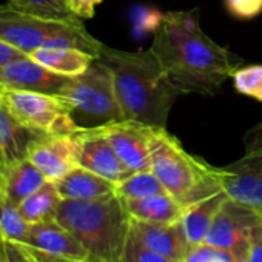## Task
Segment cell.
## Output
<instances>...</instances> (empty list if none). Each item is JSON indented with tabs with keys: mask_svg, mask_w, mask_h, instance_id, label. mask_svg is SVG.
<instances>
[{
	"mask_svg": "<svg viewBox=\"0 0 262 262\" xmlns=\"http://www.w3.org/2000/svg\"><path fill=\"white\" fill-rule=\"evenodd\" d=\"M196 13L193 10L162 14L155 27L150 50L182 94H214L245 60L208 37Z\"/></svg>",
	"mask_w": 262,
	"mask_h": 262,
	"instance_id": "6da1fadb",
	"label": "cell"
},
{
	"mask_svg": "<svg viewBox=\"0 0 262 262\" xmlns=\"http://www.w3.org/2000/svg\"><path fill=\"white\" fill-rule=\"evenodd\" d=\"M110 71L125 120L165 128L176 99L182 94L151 50L123 51L106 45L97 57Z\"/></svg>",
	"mask_w": 262,
	"mask_h": 262,
	"instance_id": "7a4b0ae2",
	"label": "cell"
},
{
	"mask_svg": "<svg viewBox=\"0 0 262 262\" xmlns=\"http://www.w3.org/2000/svg\"><path fill=\"white\" fill-rule=\"evenodd\" d=\"M56 221L70 230L88 251V262H122L131 216L114 193L94 201L62 199Z\"/></svg>",
	"mask_w": 262,
	"mask_h": 262,
	"instance_id": "3957f363",
	"label": "cell"
},
{
	"mask_svg": "<svg viewBox=\"0 0 262 262\" xmlns=\"http://www.w3.org/2000/svg\"><path fill=\"white\" fill-rule=\"evenodd\" d=\"M150 170L185 208L222 191L217 167L187 153L167 128L150 126Z\"/></svg>",
	"mask_w": 262,
	"mask_h": 262,
	"instance_id": "277c9868",
	"label": "cell"
},
{
	"mask_svg": "<svg viewBox=\"0 0 262 262\" xmlns=\"http://www.w3.org/2000/svg\"><path fill=\"white\" fill-rule=\"evenodd\" d=\"M0 39L25 54L40 48L70 47L99 57L103 47L102 42L86 31L82 19H47L27 13L11 2L0 5Z\"/></svg>",
	"mask_w": 262,
	"mask_h": 262,
	"instance_id": "5b68a950",
	"label": "cell"
},
{
	"mask_svg": "<svg viewBox=\"0 0 262 262\" xmlns=\"http://www.w3.org/2000/svg\"><path fill=\"white\" fill-rule=\"evenodd\" d=\"M0 99L37 136H67L82 128L74 120L73 106L56 94L2 88Z\"/></svg>",
	"mask_w": 262,
	"mask_h": 262,
	"instance_id": "8992f818",
	"label": "cell"
},
{
	"mask_svg": "<svg viewBox=\"0 0 262 262\" xmlns=\"http://www.w3.org/2000/svg\"><path fill=\"white\" fill-rule=\"evenodd\" d=\"M56 96L70 103L74 113H82L97 120L99 125L125 120L116 97L113 77L99 59L82 74L70 77Z\"/></svg>",
	"mask_w": 262,
	"mask_h": 262,
	"instance_id": "52a82bcc",
	"label": "cell"
},
{
	"mask_svg": "<svg viewBox=\"0 0 262 262\" xmlns=\"http://www.w3.org/2000/svg\"><path fill=\"white\" fill-rule=\"evenodd\" d=\"M260 233L262 213L227 198L204 244L228 251L234 262H248Z\"/></svg>",
	"mask_w": 262,
	"mask_h": 262,
	"instance_id": "ba28073f",
	"label": "cell"
},
{
	"mask_svg": "<svg viewBox=\"0 0 262 262\" xmlns=\"http://www.w3.org/2000/svg\"><path fill=\"white\" fill-rule=\"evenodd\" d=\"M77 165L83 167L114 184L133 174L114 151L97 125L82 126L76 133Z\"/></svg>",
	"mask_w": 262,
	"mask_h": 262,
	"instance_id": "9c48e42d",
	"label": "cell"
},
{
	"mask_svg": "<svg viewBox=\"0 0 262 262\" xmlns=\"http://www.w3.org/2000/svg\"><path fill=\"white\" fill-rule=\"evenodd\" d=\"M24 247L39 260L67 259L88 262V251L79 239L56 219L30 224Z\"/></svg>",
	"mask_w": 262,
	"mask_h": 262,
	"instance_id": "30bf717a",
	"label": "cell"
},
{
	"mask_svg": "<svg viewBox=\"0 0 262 262\" xmlns=\"http://www.w3.org/2000/svg\"><path fill=\"white\" fill-rule=\"evenodd\" d=\"M217 174L230 199L262 213V151L245 153L239 161L217 168Z\"/></svg>",
	"mask_w": 262,
	"mask_h": 262,
	"instance_id": "8fae6325",
	"label": "cell"
},
{
	"mask_svg": "<svg viewBox=\"0 0 262 262\" xmlns=\"http://www.w3.org/2000/svg\"><path fill=\"white\" fill-rule=\"evenodd\" d=\"M97 126L131 171L150 170V126L133 120H113Z\"/></svg>",
	"mask_w": 262,
	"mask_h": 262,
	"instance_id": "7c38bea8",
	"label": "cell"
},
{
	"mask_svg": "<svg viewBox=\"0 0 262 262\" xmlns=\"http://www.w3.org/2000/svg\"><path fill=\"white\" fill-rule=\"evenodd\" d=\"M27 158L47 181L57 182L77 167L76 133L67 136H37L28 147Z\"/></svg>",
	"mask_w": 262,
	"mask_h": 262,
	"instance_id": "4fadbf2b",
	"label": "cell"
},
{
	"mask_svg": "<svg viewBox=\"0 0 262 262\" xmlns=\"http://www.w3.org/2000/svg\"><path fill=\"white\" fill-rule=\"evenodd\" d=\"M70 77L57 74L36 62L30 54L0 67V86L57 94Z\"/></svg>",
	"mask_w": 262,
	"mask_h": 262,
	"instance_id": "5bb4252c",
	"label": "cell"
},
{
	"mask_svg": "<svg viewBox=\"0 0 262 262\" xmlns=\"http://www.w3.org/2000/svg\"><path fill=\"white\" fill-rule=\"evenodd\" d=\"M129 231L147 248L174 262H184L193 248L185 236L181 221L173 224H159L131 219Z\"/></svg>",
	"mask_w": 262,
	"mask_h": 262,
	"instance_id": "9a60e30c",
	"label": "cell"
},
{
	"mask_svg": "<svg viewBox=\"0 0 262 262\" xmlns=\"http://www.w3.org/2000/svg\"><path fill=\"white\" fill-rule=\"evenodd\" d=\"M62 199L68 201H94L105 198L116 190V184L83 168L76 167L56 182Z\"/></svg>",
	"mask_w": 262,
	"mask_h": 262,
	"instance_id": "2e32d148",
	"label": "cell"
},
{
	"mask_svg": "<svg viewBox=\"0 0 262 262\" xmlns=\"http://www.w3.org/2000/svg\"><path fill=\"white\" fill-rule=\"evenodd\" d=\"M123 202L131 219L138 221L173 224L182 221L185 213V207L167 191L142 199H128Z\"/></svg>",
	"mask_w": 262,
	"mask_h": 262,
	"instance_id": "e0dca14e",
	"label": "cell"
},
{
	"mask_svg": "<svg viewBox=\"0 0 262 262\" xmlns=\"http://www.w3.org/2000/svg\"><path fill=\"white\" fill-rule=\"evenodd\" d=\"M37 138L31 129L19 122L0 99V151L8 165L25 159L30 144Z\"/></svg>",
	"mask_w": 262,
	"mask_h": 262,
	"instance_id": "ac0fdd59",
	"label": "cell"
},
{
	"mask_svg": "<svg viewBox=\"0 0 262 262\" xmlns=\"http://www.w3.org/2000/svg\"><path fill=\"white\" fill-rule=\"evenodd\" d=\"M227 198L228 196L224 191H219L185 208V213L181 222L191 247H198L205 242V237L211 228V224L214 222V217L217 216Z\"/></svg>",
	"mask_w": 262,
	"mask_h": 262,
	"instance_id": "d6986e66",
	"label": "cell"
},
{
	"mask_svg": "<svg viewBox=\"0 0 262 262\" xmlns=\"http://www.w3.org/2000/svg\"><path fill=\"white\" fill-rule=\"evenodd\" d=\"M45 182L47 178L42 174V171L28 158H25L8 165L4 178L2 191L11 204L19 207Z\"/></svg>",
	"mask_w": 262,
	"mask_h": 262,
	"instance_id": "ffe728a7",
	"label": "cell"
},
{
	"mask_svg": "<svg viewBox=\"0 0 262 262\" xmlns=\"http://www.w3.org/2000/svg\"><path fill=\"white\" fill-rule=\"evenodd\" d=\"M30 56L36 62L48 68L50 71L67 77H74L82 74L97 59L86 51H82L79 48H70V47L40 48L33 51Z\"/></svg>",
	"mask_w": 262,
	"mask_h": 262,
	"instance_id": "44dd1931",
	"label": "cell"
},
{
	"mask_svg": "<svg viewBox=\"0 0 262 262\" xmlns=\"http://www.w3.org/2000/svg\"><path fill=\"white\" fill-rule=\"evenodd\" d=\"M60 202L62 198L57 191L56 182L47 181L39 190L30 194L19 205V211L28 224L45 222L50 219H56V213Z\"/></svg>",
	"mask_w": 262,
	"mask_h": 262,
	"instance_id": "7402d4cb",
	"label": "cell"
},
{
	"mask_svg": "<svg viewBox=\"0 0 262 262\" xmlns=\"http://www.w3.org/2000/svg\"><path fill=\"white\" fill-rule=\"evenodd\" d=\"M28 231L30 224L19 211V207L11 204L0 190V236L2 239L24 245L27 242Z\"/></svg>",
	"mask_w": 262,
	"mask_h": 262,
	"instance_id": "603a6c76",
	"label": "cell"
},
{
	"mask_svg": "<svg viewBox=\"0 0 262 262\" xmlns=\"http://www.w3.org/2000/svg\"><path fill=\"white\" fill-rule=\"evenodd\" d=\"M114 191L123 201H128V199H142L147 196L165 193V188L161 184V181L155 176V173L151 170H147V171L133 173L122 182L116 184Z\"/></svg>",
	"mask_w": 262,
	"mask_h": 262,
	"instance_id": "cb8c5ba5",
	"label": "cell"
},
{
	"mask_svg": "<svg viewBox=\"0 0 262 262\" xmlns=\"http://www.w3.org/2000/svg\"><path fill=\"white\" fill-rule=\"evenodd\" d=\"M20 10L56 20H76L73 11L70 10L68 0H8Z\"/></svg>",
	"mask_w": 262,
	"mask_h": 262,
	"instance_id": "d4e9b609",
	"label": "cell"
},
{
	"mask_svg": "<svg viewBox=\"0 0 262 262\" xmlns=\"http://www.w3.org/2000/svg\"><path fill=\"white\" fill-rule=\"evenodd\" d=\"M234 90L244 96L262 102V65H242L233 74Z\"/></svg>",
	"mask_w": 262,
	"mask_h": 262,
	"instance_id": "484cf974",
	"label": "cell"
},
{
	"mask_svg": "<svg viewBox=\"0 0 262 262\" xmlns=\"http://www.w3.org/2000/svg\"><path fill=\"white\" fill-rule=\"evenodd\" d=\"M122 262H174V260H170V259L151 251L129 231Z\"/></svg>",
	"mask_w": 262,
	"mask_h": 262,
	"instance_id": "4316f807",
	"label": "cell"
},
{
	"mask_svg": "<svg viewBox=\"0 0 262 262\" xmlns=\"http://www.w3.org/2000/svg\"><path fill=\"white\" fill-rule=\"evenodd\" d=\"M184 262H234V259L225 250L201 244L190 250Z\"/></svg>",
	"mask_w": 262,
	"mask_h": 262,
	"instance_id": "83f0119b",
	"label": "cell"
},
{
	"mask_svg": "<svg viewBox=\"0 0 262 262\" xmlns=\"http://www.w3.org/2000/svg\"><path fill=\"white\" fill-rule=\"evenodd\" d=\"M227 11L241 20H250L262 13V0H225Z\"/></svg>",
	"mask_w": 262,
	"mask_h": 262,
	"instance_id": "f1b7e54d",
	"label": "cell"
},
{
	"mask_svg": "<svg viewBox=\"0 0 262 262\" xmlns=\"http://www.w3.org/2000/svg\"><path fill=\"white\" fill-rule=\"evenodd\" d=\"M5 247V262H37V259L20 244L7 242Z\"/></svg>",
	"mask_w": 262,
	"mask_h": 262,
	"instance_id": "f546056e",
	"label": "cell"
},
{
	"mask_svg": "<svg viewBox=\"0 0 262 262\" xmlns=\"http://www.w3.org/2000/svg\"><path fill=\"white\" fill-rule=\"evenodd\" d=\"M103 0H68L70 10L79 19H91L94 17L96 7L100 5Z\"/></svg>",
	"mask_w": 262,
	"mask_h": 262,
	"instance_id": "4dcf8cb0",
	"label": "cell"
},
{
	"mask_svg": "<svg viewBox=\"0 0 262 262\" xmlns=\"http://www.w3.org/2000/svg\"><path fill=\"white\" fill-rule=\"evenodd\" d=\"M245 153H260L262 151V122L248 129L244 138Z\"/></svg>",
	"mask_w": 262,
	"mask_h": 262,
	"instance_id": "1f68e13d",
	"label": "cell"
},
{
	"mask_svg": "<svg viewBox=\"0 0 262 262\" xmlns=\"http://www.w3.org/2000/svg\"><path fill=\"white\" fill-rule=\"evenodd\" d=\"M22 56H27V54H25L24 51L14 48V47L10 45L8 42H5V40L0 39V67H4V65L10 63V62L19 59V57H22Z\"/></svg>",
	"mask_w": 262,
	"mask_h": 262,
	"instance_id": "d6a6232c",
	"label": "cell"
},
{
	"mask_svg": "<svg viewBox=\"0 0 262 262\" xmlns=\"http://www.w3.org/2000/svg\"><path fill=\"white\" fill-rule=\"evenodd\" d=\"M248 262H262V233H260V236L257 237V241L253 245Z\"/></svg>",
	"mask_w": 262,
	"mask_h": 262,
	"instance_id": "836d02e7",
	"label": "cell"
},
{
	"mask_svg": "<svg viewBox=\"0 0 262 262\" xmlns=\"http://www.w3.org/2000/svg\"><path fill=\"white\" fill-rule=\"evenodd\" d=\"M7 168H8V164H7L2 151H0V190H2V185H4V178H5Z\"/></svg>",
	"mask_w": 262,
	"mask_h": 262,
	"instance_id": "e575fe53",
	"label": "cell"
},
{
	"mask_svg": "<svg viewBox=\"0 0 262 262\" xmlns=\"http://www.w3.org/2000/svg\"><path fill=\"white\" fill-rule=\"evenodd\" d=\"M5 241L0 242V262H5V247H4Z\"/></svg>",
	"mask_w": 262,
	"mask_h": 262,
	"instance_id": "d590c367",
	"label": "cell"
},
{
	"mask_svg": "<svg viewBox=\"0 0 262 262\" xmlns=\"http://www.w3.org/2000/svg\"><path fill=\"white\" fill-rule=\"evenodd\" d=\"M39 262V260H37ZM42 262H80V260H67V259H50V260H42Z\"/></svg>",
	"mask_w": 262,
	"mask_h": 262,
	"instance_id": "8d00e7d4",
	"label": "cell"
},
{
	"mask_svg": "<svg viewBox=\"0 0 262 262\" xmlns=\"http://www.w3.org/2000/svg\"><path fill=\"white\" fill-rule=\"evenodd\" d=\"M2 241H4V239H2V236H0V242H2Z\"/></svg>",
	"mask_w": 262,
	"mask_h": 262,
	"instance_id": "74e56055",
	"label": "cell"
},
{
	"mask_svg": "<svg viewBox=\"0 0 262 262\" xmlns=\"http://www.w3.org/2000/svg\"><path fill=\"white\" fill-rule=\"evenodd\" d=\"M0 90H2V86H0Z\"/></svg>",
	"mask_w": 262,
	"mask_h": 262,
	"instance_id": "f35d334b",
	"label": "cell"
}]
</instances>
